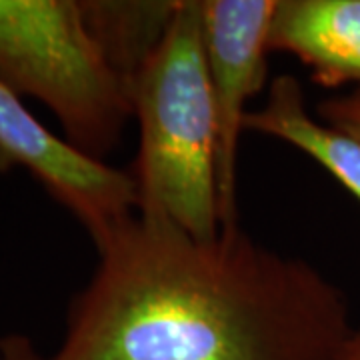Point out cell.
<instances>
[{"mask_svg": "<svg viewBox=\"0 0 360 360\" xmlns=\"http://www.w3.org/2000/svg\"><path fill=\"white\" fill-rule=\"evenodd\" d=\"M180 0H80L84 20L130 94L142 66L162 44Z\"/></svg>", "mask_w": 360, "mask_h": 360, "instance_id": "obj_8", "label": "cell"}, {"mask_svg": "<svg viewBox=\"0 0 360 360\" xmlns=\"http://www.w3.org/2000/svg\"><path fill=\"white\" fill-rule=\"evenodd\" d=\"M270 52H288L316 84L360 89V0H276Z\"/></svg>", "mask_w": 360, "mask_h": 360, "instance_id": "obj_6", "label": "cell"}, {"mask_svg": "<svg viewBox=\"0 0 360 360\" xmlns=\"http://www.w3.org/2000/svg\"><path fill=\"white\" fill-rule=\"evenodd\" d=\"M335 360H360V328H352Z\"/></svg>", "mask_w": 360, "mask_h": 360, "instance_id": "obj_11", "label": "cell"}, {"mask_svg": "<svg viewBox=\"0 0 360 360\" xmlns=\"http://www.w3.org/2000/svg\"><path fill=\"white\" fill-rule=\"evenodd\" d=\"M22 168L86 231L94 248L136 214V184L127 168L90 158L56 136L0 80V172Z\"/></svg>", "mask_w": 360, "mask_h": 360, "instance_id": "obj_4", "label": "cell"}, {"mask_svg": "<svg viewBox=\"0 0 360 360\" xmlns=\"http://www.w3.org/2000/svg\"><path fill=\"white\" fill-rule=\"evenodd\" d=\"M200 32L219 122L220 226L238 220V153L248 103L269 77L270 25L276 0H198Z\"/></svg>", "mask_w": 360, "mask_h": 360, "instance_id": "obj_5", "label": "cell"}, {"mask_svg": "<svg viewBox=\"0 0 360 360\" xmlns=\"http://www.w3.org/2000/svg\"><path fill=\"white\" fill-rule=\"evenodd\" d=\"M245 130L298 148L360 202V142L310 116L304 90L296 77L281 75L272 80L264 104L246 115Z\"/></svg>", "mask_w": 360, "mask_h": 360, "instance_id": "obj_7", "label": "cell"}, {"mask_svg": "<svg viewBox=\"0 0 360 360\" xmlns=\"http://www.w3.org/2000/svg\"><path fill=\"white\" fill-rule=\"evenodd\" d=\"M130 104L139 124L130 168L136 214L200 238L219 234V122L198 0H180L162 44L130 86Z\"/></svg>", "mask_w": 360, "mask_h": 360, "instance_id": "obj_2", "label": "cell"}, {"mask_svg": "<svg viewBox=\"0 0 360 360\" xmlns=\"http://www.w3.org/2000/svg\"><path fill=\"white\" fill-rule=\"evenodd\" d=\"M316 115L324 124L360 142V89L324 98L316 106Z\"/></svg>", "mask_w": 360, "mask_h": 360, "instance_id": "obj_9", "label": "cell"}, {"mask_svg": "<svg viewBox=\"0 0 360 360\" xmlns=\"http://www.w3.org/2000/svg\"><path fill=\"white\" fill-rule=\"evenodd\" d=\"M0 80L44 104L75 148L103 160L132 118L130 94L80 0H0Z\"/></svg>", "mask_w": 360, "mask_h": 360, "instance_id": "obj_3", "label": "cell"}, {"mask_svg": "<svg viewBox=\"0 0 360 360\" xmlns=\"http://www.w3.org/2000/svg\"><path fill=\"white\" fill-rule=\"evenodd\" d=\"M96 252L46 360H335L352 330L338 284L243 226L132 214Z\"/></svg>", "mask_w": 360, "mask_h": 360, "instance_id": "obj_1", "label": "cell"}, {"mask_svg": "<svg viewBox=\"0 0 360 360\" xmlns=\"http://www.w3.org/2000/svg\"><path fill=\"white\" fill-rule=\"evenodd\" d=\"M0 360H46L37 352L32 342L25 336L0 338Z\"/></svg>", "mask_w": 360, "mask_h": 360, "instance_id": "obj_10", "label": "cell"}]
</instances>
